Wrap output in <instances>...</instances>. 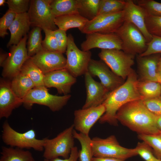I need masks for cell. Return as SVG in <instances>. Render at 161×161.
I'll use <instances>...</instances> for the list:
<instances>
[{
	"label": "cell",
	"instance_id": "obj_8",
	"mask_svg": "<svg viewBox=\"0 0 161 161\" xmlns=\"http://www.w3.org/2000/svg\"><path fill=\"white\" fill-rule=\"evenodd\" d=\"M71 97L70 95L62 96L50 94L45 86L35 87L31 89L22 99L23 103L30 109L34 104L48 107L52 111L61 110L67 103Z\"/></svg>",
	"mask_w": 161,
	"mask_h": 161
},
{
	"label": "cell",
	"instance_id": "obj_28",
	"mask_svg": "<svg viewBox=\"0 0 161 161\" xmlns=\"http://www.w3.org/2000/svg\"><path fill=\"white\" fill-rule=\"evenodd\" d=\"M21 72L28 77L34 83L35 87L45 86L44 74L32 62L30 57L23 65Z\"/></svg>",
	"mask_w": 161,
	"mask_h": 161
},
{
	"label": "cell",
	"instance_id": "obj_15",
	"mask_svg": "<svg viewBox=\"0 0 161 161\" xmlns=\"http://www.w3.org/2000/svg\"><path fill=\"white\" fill-rule=\"evenodd\" d=\"M106 111L103 104L95 107L75 110L74 112V128L80 133L89 135L90 129Z\"/></svg>",
	"mask_w": 161,
	"mask_h": 161
},
{
	"label": "cell",
	"instance_id": "obj_12",
	"mask_svg": "<svg viewBox=\"0 0 161 161\" xmlns=\"http://www.w3.org/2000/svg\"><path fill=\"white\" fill-rule=\"evenodd\" d=\"M124 21L123 10L99 15L89 20L81 32L86 34L93 32L115 33Z\"/></svg>",
	"mask_w": 161,
	"mask_h": 161
},
{
	"label": "cell",
	"instance_id": "obj_24",
	"mask_svg": "<svg viewBox=\"0 0 161 161\" xmlns=\"http://www.w3.org/2000/svg\"><path fill=\"white\" fill-rule=\"evenodd\" d=\"M10 86L15 94L22 99L31 89L35 87L31 79L21 72L12 79Z\"/></svg>",
	"mask_w": 161,
	"mask_h": 161
},
{
	"label": "cell",
	"instance_id": "obj_25",
	"mask_svg": "<svg viewBox=\"0 0 161 161\" xmlns=\"http://www.w3.org/2000/svg\"><path fill=\"white\" fill-rule=\"evenodd\" d=\"M0 161H35L29 151L17 148L3 146Z\"/></svg>",
	"mask_w": 161,
	"mask_h": 161
},
{
	"label": "cell",
	"instance_id": "obj_6",
	"mask_svg": "<svg viewBox=\"0 0 161 161\" xmlns=\"http://www.w3.org/2000/svg\"><path fill=\"white\" fill-rule=\"evenodd\" d=\"M98 55L114 73L124 80L133 70L135 56L117 49H101Z\"/></svg>",
	"mask_w": 161,
	"mask_h": 161
},
{
	"label": "cell",
	"instance_id": "obj_42",
	"mask_svg": "<svg viewBox=\"0 0 161 161\" xmlns=\"http://www.w3.org/2000/svg\"><path fill=\"white\" fill-rule=\"evenodd\" d=\"M53 32L57 41L59 52L64 53L66 51L68 42L66 31L58 28Z\"/></svg>",
	"mask_w": 161,
	"mask_h": 161
},
{
	"label": "cell",
	"instance_id": "obj_22",
	"mask_svg": "<svg viewBox=\"0 0 161 161\" xmlns=\"http://www.w3.org/2000/svg\"><path fill=\"white\" fill-rule=\"evenodd\" d=\"M30 26L27 12L17 14L9 29L10 37L7 47L17 45L23 37L27 35Z\"/></svg>",
	"mask_w": 161,
	"mask_h": 161
},
{
	"label": "cell",
	"instance_id": "obj_39",
	"mask_svg": "<svg viewBox=\"0 0 161 161\" xmlns=\"http://www.w3.org/2000/svg\"><path fill=\"white\" fill-rule=\"evenodd\" d=\"M151 147L148 143L143 141L138 142L134 148L137 155L145 161H150L156 157Z\"/></svg>",
	"mask_w": 161,
	"mask_h": 161
},
{
	"label": "cell",
	"instance_id": "obj_18",
	"mask_svg": "<svg viewBox=\"0 0 161 161\" xmlns=\"http://www.w3.org/2000/svg\"><path fill=\"white\" fill-rule=\"evenodd\" d=\"M44 82L47 88H55L58 93L65 95L70 92L72 86L76 82V79L64 68L45 74Z\"/></svg>",
	"mask_w": 161,
	"mask_h": 161
},
{
	"label": "cell",
	"instance_id": "obj_51",
	"mask_svg": "<svg viewBox=\"0 0 161 161\" xmlns=\"http://www.w3.org/2000/svg\"><path fill=\"white\" fill-rule=\"evenodd\" d=\"M160 97H161V96H160Z\"/></svg>",
	"mask_w": 161,
	"mask_h": 161
},
{
	"label": "cell",
	"instance_id": "obj_41",
	"mask_svg": "<svg viewBox=\"0 0 161 161\" xmlns=\"http://www.w3.org/2000/svg\"><path fill=\"white\" fill-rule=\"evenodd\" d=\"M147 109L153 114L161 116V97L142 100Z\"/></svg>",
	"mask_w": 161,
	"mask_h": 161
},
{
	"label": "cell",
	"instance_id": "obj_43",
	"mask_svg": "<svg viewBox=\"0 0 161 161\" xmlns=\"http://www.w3.org/2000/svg\"><path fill=\"white\" fill-rule=\"evenodd\" d=\"M78 148L74 146L72 149L69 156L68 158L61 159L58 157L51 160L44 159V161H77L78 158Z\"/></svg>",
	"mask_w": 161,
	"mask_h": 161
},
{
	"label": "cell",
	"instance_id": "obj_5",
	"mask_svg": "<svg viewBox=\"0 0 161 161\" xmlns=\"http://www.w3.org/2000/svg\"><path fill=\"white\" fill-rule=\"evenodd\" d=\"M73 124L52 139L45 138L44 159L51 160L62 157L64 159L69 157L72 149L75 146L73 132Z\"/></svg>",
	"mask_w": 161,
	"mask_h": 161
},
{
	"label": "cell",
	"instance_id": "obj_1",
	"mask_svg": "<svg viewBox=\"0 0 161 161\" xmlns=\"http://www.w3.org/2000/svg\"><path fill=\"white\" fill-rule=\"evenodd\" d=\"M157 117L147 109L141 99L124 105L116 116L118 121L131 130L138 134L147 135L161 133L157 126Z\"/></svg>",
	"mask_w": 161,
	"mask_h": 161
},
{
	"label": "cell",
	"instance_id": "obj_26",
	"mask_svg": "<svg viewBox=\"0 0 161 161\" xmlns=\"http://www.w3.org/2000/svg\"><path fill=\"white\" fill-rule=\"evenodd\" d=\"M50 6L52 13L55 17L79 13L78 0H52Z\"/></svg>",
	"mask_w": 161,
	"mask_h": 161
},
{
	"label": "cell",
	"instance_id": "obj_35",
	"mask_svg": "<svg viewBox=\"0 0 161 161\" xmlns=\"http://www.w3.org/2000/svg\"><path fill=\"white\" fill-rule=\"evenodd\" d=\"M135 1L144 8L149 15L161 16V3L153 0H138Z\"/></svg>",
	"mask_w": 161,
	"mask_h": 161
},
{
	"label": "cell",
	"instance_id": "obj_4",
	"mask_svg": "<svg viewBox=\"0 0 161 161\" xmlns=\"http://www.w3.org/2000/svg\"><path fill=\"white\" fill-rule=\"evenodd\" d=\"M1 137L3 142L10 147L22 149L33 148L39 151L44 150V138L37 139L33 129L20 133L12 128L7 121L2 126Z\"/></svg>",
	"mask_w": 161,
	"mask_h": 161
},
{
	"label": "cell",
	"instance_id": "obj_40",
	"mask_svg": "<svg viewBox=\"0 0 161 161\" xmlns=\"http://www.w3.org/2000/svg\"><path fill=\"white\" fill-rule=\"evenodd\" d=\"M157 53L161 54V37L152 35L151 40L147 43L146 50L139 55L143 56Z\"/></svg>",
	"mask_w": 161,
	"mask_h": 161
},
{
	"label": "cell",
	"instance_id": "obj_19",
	"mask_svg": "<svg viewBox=\"0 0 161 161\" xmlns=\"http://www.w3.org/2000/svg\"><path fill=\"white\" fill-rule=\"evenodd\" d=\"M84 75L86 98L82 109L95 107L102 104L110 92L100 83L95 81L88 72Z\"/></svg>",
	"mask_w": 161,
	"mask_h": 161
},
{
	"label": "cell",
	"instance_id": "obj_10",
	"mask_svg": "<svg viewBox=\"0 0 161 161\" xmlns=\"http://www.w3.org/2000/svg\"><path fill=\"white\" fill-rule=\"evenodd\" d=\"M52 0H32L27 12L31 25L42 30H55L58 29L55 23V17L51 11Z\"/></svg>",
	"mask_w": 161,
	"mask_h": 161
},
{
	"label": "cell",
	"instance_id": "obj_45",
	"mask_svg": "<svg viewBox=\"0 0 161 161\" xmlns=\"http://www.w3.org/2000/svg\"><path fill=\"white\" fill-rule=\"evenodd\" d=\"M157 74L158 82L161 84V57L158 64Z\"/></svg>",
	"mask_w": 161,
	"mask_h": 161
},
{
	"label": "cell",
	"instance_id": "obj_33",
	"mask_svg": "<svg viewBox=\"0 0 161 161\" xmlns=\"http://www.w3.org/2000/svg\"><path fill=\"white\" fill-rule=\"evenodd\" d=\"M138 137L153 148L156 157L161 159V133L157 134H138Z\"/></svg>",
	"mask_w": 161,
	"mask_h": 161
},
{
	"label": "cell",
	"instance_id": "obj_37",
	"mask_svg": "<svg viewBox=\"0 0 161 161\" xmlns=\"http://www.w3.org/2000/svg\"><path fill=\"white\" fill-rule=\"evenodd\" d=\"M43 30L45 34V38L42 42L43 48L50 51L59 52L57 41L53 30L49 29Z\"/></svg>",
	"mask_w": 161,
	"mask_h": 161
},
{
	"label": "cell",
	"instance_id": "obj_49",
	"mask_svg": "<svg viewBox=\"0 0 161 161\" xmlns=\"http://www.w3.org/2000/svg\"><path fill=\"white\" fill-rule=\"evenodd\" d=\"M150 161H161V159L155 157Z\"/></svg>",
	"mask_w": 161,
	"mask_h": 161
},
{
	"label": "cell",
	"instance_id": "obj_38",
	"mask_svg": "<svg viewBox=\"0 0 161 161\" xmlns=\"http://www.w3.org/2000/svg\"><path fill=\"white\" fill-rule=\"evenodd\" d=\"M30 1L29 0H8L6 2L9 10L16 14L28 12Z\"/></svg>",
	"mask_w": 161,
	"mask_h": 161
},
{
	"label": "cell",
	"instance_id": "obj_11",
	"mask_svg": "<svg viewBox=\"0 0 161 161\" xmlns=\"http://www.w3.org/2000/svg\"><path fill=\"white\" fill-rule=\"evenodd\" d=\"M28 37L26 35L17 45L10 47L8 57L2 66L4 77L12 79L20 72L23 65L30 57L26 47Z\"/></svg>",
	"mask_w": 161,
	"mask_h": 161
},
{
	"label": "cell",
	"instance_id": "obj_13",
	"mask_svg": "<svg viewBox=\"0 0 161 161\" xmlns=\"http://www.w3.org/2000/svg\"><path fill=\"white\" fill-rule=\"evenodd\" d=\"M88 72L92 76L97 77L100 80V83L109 92L125 82L124 80L111 70L101 60L91 59L89 64Z\"/></svg>",
	"mask_w": 161,
	"mask_h": 161
},
{
	"label": "cell",
	"instance_id": "obj_16",
	"mask_svg": "<svg viewBox=\"0 0 161 161\" xmlns=\"http://www.w3.org/2000/svg\"><path fill=\"white\" fill-rule=\"evenodd\" d=\"M30 58L44 74L65 68L66 64V59L63 53L44 49Z\"/></svg>",
	"mask_w": 161,
	"mask_h": 161
},
{
	"label": "cell",
	"instance_id": "obj_9",
	"mask_svg": "<svg viewBox=\"0 0 161 161\" xmlns=\"http://www.w3.org/2000/svg\"><path fill=\"white\" fill-rule=\"evenodd\" d=\"M67 37L66 52V62L65 68L76 78L88 72L92 53L90 51H85L80 49L75 44L71 34H69Z\"/></svg>",
	"mask_w": 161,
	"mask_h": 161
},
{
	"label": "cell",
	"instance_id": "obj_30",
	"mask_svg": "<svg viewBox=\"0 0 161 161\" xmlns=\"http://www.w3.org/2000/svg\"><path fill=\"white\" fill-rule=\"evenodd\" d=\"M42 30L39 27H34L29 33L27 49L30 57L44 49L42 45Z\"/></svg>",
	"mask_w": 161,
	"mask_h": 161
},
{
	"label": "cell",
	"instance_id": "obj_7",
	"mask_svg": "<svg viewBox=\"0 0 161 161\" xmlns=\"http://www.w3.org/2000/svg\"><path fill=\"white\" fill-rule=\"evenodd\" d=\"M115 33L121 40L122 50L125 52L135 56L142 54L146 49L147 41L132 24L124 21Z\"/></svg>",
	"mask_w": 161,
	"mask_h": 161
},
{
	"label": "cell",
	"instance_id": "obj_32",
	"mask_svg": "<svg viewBox=\"0 0 161 161\" xmlns=\"http://www.w3.org/2000/svg\"><path fill=\"white\" fill-rule=\"evenodd\" d=\"M126 3L123 0H100L97 16L123 11Z\"/></svg>",
	"mask_w": 161,
	"mask_h": 161
},
{
	"label": "cell",
	"instance_id": "obj_21",
	"mask_svg": "<svg viewBox=\"0 0 161 161\" xmlns=\"http://www.w3.org/2000/svg\"><path fill=\"white\" fill-rule=\"evenodd\" d=\"M161 57L160 53L143 56L137 55V61L140 77L139 80L158 82L157 66Z\"/></svg>",
	"mask_w": 161,
	"mask_h": 161
},
{
	"label": "cell",
	"instance_id": "obj_3",
	"mask_svg": "<svg viewBox=\"0 0 161 161\" xmlns=\"http://www.w3.org/2000/svg\"><path fill=\"white\" fill-rule=\"evenodd\" d=\"M91 145L95 157L112 158L125 160L137 155L135 148L122 146L114 135L105 138L93 137L92 139Z\"/></svg>",
	"mask_w": 161,
	"mask_h": 161
},
{
	"label": "cell",
	"instance_id": "obj_34",
	"mask_svg": "<svg viewBox=\"0 0 161 161\" xmlns=\"http://www.w3.org/2000/svg\"><path fill=\"white\" fill-rule=\"evenodd\" d=\"M147 29L152 35L161 37V16L147 15L145 19Z\"/></svg>",
	"mask_w": 161,
	"mask_h": 161
},
{
	"label": "cell",
	"instance_id": "obj_29",
	"mask_svg": "<svg viewBox=\"0 0 161 161\" xmlns=\"http://www.w3.org/2000/svg\"><path fill=\"white\" fill-rule=\"evenodd\" d=\"M137 87L142 100L161 96V84L158 82L141 81L138 80Z\"/></svg>",
	"mask_w": 161,
	"mask_h": 161
},
{
	"label": "cell",
	"instance_id": "obj_27",
	"mask_svg": "<svg viewBox=\"0 0 161 161\" xmlns=\"http://www.w3.org/2000/svg\"><path fill=\"white\" fill-rule=\"evenodd\" d=\"M74 138L80 142L81 149L78 151V159L79 161H92L93 157L92 146V139L89 135L81 133H78L74 130L73 132Z\"/></svg>",
	"mask_w": 161,
	"mask_h": 161
},
{
	"label": "cell",
	"instance_id": "obj_44",
	"mask_svg": "<svg viewBox=\"0 0 161 161\" xmlns=\"http://www.w3.org/2000/svg\"><path fill=\"white\" fill-rule=\"evenodd\" d=\"M92 161H125V160L112 158L93 157Z\"/></svg>",
	"mask_w": 161,
	"mask_h": 161
},
{
	"label": "cell",
	"instance_id": "obj_46",
	"mask_svg": "<svg viewBox=\"0 0 161 161\" xmlns=\"http://www.w3.org/2000/svg\"><path fill=\"white\" fill-rule=\"evenodd\" d=\"M8 54L3 53L1 51L0 54V65L2 66L3 64L7 58Z\"/></svg>",
	"mask_w": 161,
	"mask_h": 161
},
{
	"label": "cell",
	"instance_id": "obj_36",
	"mask_svg": "<svg viewBox=\"0 0 161 161\" xmlns=\"http://www.w3.org/2000/svg\"><path fill=\"white\" fill-rule=\"evenodd\" d=\"M17 14L8 10L0 19V36L4 38L8 35L9 30Z\"/></svg>",
	"mask_w": 161,
	"mask_h": 161
},
{
	"label": "cell",
	"instance_id": "obj_20",
	"mask_svg": "<svg viewBox=\"0 0 161 161\" xmlns=\"http://www.w3.org/2000/svg\"><path fill=\"white\" fill-rule=\"evenodd\" d=\"M23 103L12 90L10 83L1 80L0 84V118H8L13 111Z\"/></svg>",
	"mask_w": 161,
	"mask_h": 161
},
{
	"label": "cell",
	"instance_id": "obj_2",
	"mask_svg": "<svg viewBox=\"0 0 161 161\" xmlns=\"http://www.w3.org/2000/svg\"><path fill=\"white\" fill-rule=\"evenodd\" d=\"M138 79L133 70L121 85L110 92L102 103L106 108L104 114L99 120L101 124L108 123L114 126L117 125L116 113L126 104L132 101L142 100L137 89Z\"/></svg>",
	"mask_w": 161,
	"mask_h": 161
},
{
	"label": "cell",
	"instance_id": "obj_31",
	"mask_svg": "<svg viewBox=\"0 0 161 161\" xmlns=\"http://www.w3.org/2000/svg\"><path fill=\"white\" fill-rule=\"evenodd\" d=\"M100 0H78V11L81 16L91 20L97 16Z\"/></svg>",
	"mask_w": 161,
	"mask_h": 161
},
{
	"label": "cell",
	"instance_id": "obj_23",
	"mask_svg": "<svg viewBox=\"0 0 161 161\" xmlns=\"http://www.w3.org/2000/svg\"><path fill=\"white\" fill-rule=\"evenodd\" d=\"M89 21L79 13L57 17L54 20L58 28L66 31L72 28H78L81 31Z\"/></svg>",
	"mask_w": 161,
	"mask_h": 161
},
{
	"label": "cell",
	"instance_id": "obj_17",
	"mask_svg": "<svg viewBox=\"0 0 161 161\" xmlns=\"http://www.w3.org/2000/svg\"><path fill=\"white\" fill-rule=\"evenodd\" d=\"M124 21L131 23L137 28L142 33L148 43L152 38L148 32L145 25V19L148 14L147 11L132 0H126L123 10Z\"/></svg>",
	"mask_w": 161,
	"mask_h": 161
},
{
	"label": "cell",
	"instance_id": "obj_48",
	"mask_svg": "<svg viewBox=\"0 0 161 161\" xmlns=\"http://www.w3.org/2000/svg\"><path fill=\"white\" fill-rule=\"evenodd\" d=\"M5 2H6V1L5 0H0V6H3Z\"/></svg>",
	"mask_w": 161,
	"mask_h": 161
},
{
	"label": "cell",
	"instance_id": "obj_50",
	"mask_svg": "<svg viewBox=\"0 0 161 161\" xmlns=\"http://www.w3.org/2000/svg\"><path fill=\"white\" fill-rule=\"evenodd\" d=\"M160 131H161V130H160Z\"/></svg>",
	"mask_w": 161,
	"mask_h": 161
},
{
	"label": "cell",
	"instance_id": "obj_47",
	"mask_svg": "<svg viewBox=\"0 0 161 161\" xmlns=\"http://www.w3.org/2000/svg\"><path fill=\"white\" fill-rule=\"evenodd\" d=\"M157 124L158 128L160 131L161 130V116L157 117Z\"/></svg>",
	"mask_w": 161,
	"mask_h": 161
},
{
	"label": "cell",
	"instance_id": "obj_14",
	"mask_svg": "<svg viewBox=\"0 0 161 161\" xmlns=\"http://www.w3.org/2000/svg\"><path fill=\"white\" fill-rule=\"evenodd\" d=\"M122 41L115 33L93 32L86 34V40L81 44V50L85 51L94 48L122 50Z\"/></svg>",
	"mask_w": 161,
	"mask_h": 161
}]
</instances>
